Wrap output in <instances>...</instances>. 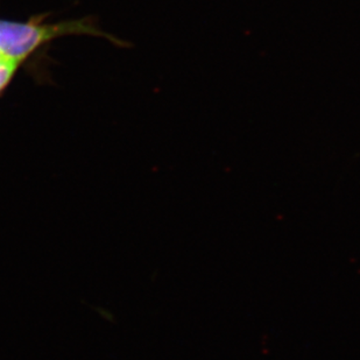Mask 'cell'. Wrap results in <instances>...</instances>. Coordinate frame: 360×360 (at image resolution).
I'll return each mask as SVG.
<instances>
[{
    "mask_svg": "<svg viewBox=\"0 0 360 360\" xmlns=\"http://www.w3.org/2000/svg\"><path fill=\"white\" fill-rule=\"evenodd\" d=\"M72 34L94 35L99 32L83 20L60 24L0 20V51L5 58L22 62L49 41Z\"/></svg>",
    "mask_w": 360,
    "mask_h": 360,
    "instance_id": "cell-1",
    "label": "cell"
},
{
    "mask_svg": "<svg viewBox=\"0 0 360 360\" xmlns=\"http://www.w3.org/2000/svg\"><path fill=\"white\" fill-rule=\"evenodd\" d=\"M0 58H3V54H1V51H0Z\"/></svg>",
    "mask_w": 360,
    "mask_h": 360,
    "instance_id": "cell-3",
    "label": "cell"
},
{
    "mask_svg": "<svg viewBox=\"0 0 360 360\" xmlns=\"http://www.w3.org/2000/svg\"><path fill=\"white\" fill-rule=\"evenodd\" d=\"M21 62L13 58H0V92H3L13 79Z\"/></svg>",
    "mask_w": 360,
    "mask_h": 360,
    "instance_id": "cell-2",
    "label": "cell"
}]
</instances>
